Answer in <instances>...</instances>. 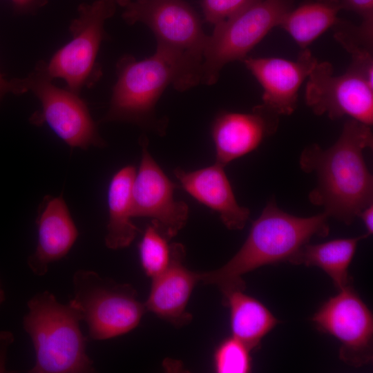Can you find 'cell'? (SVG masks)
Listing matches in <instances>:
<instances>
[{
	"label": "cell",
	"mask_w": 373,
	"mask_h": 373,
	"mask_svg": "<svg viewBox=\"0 0 373 373\" xmlns=\"http://www.w3.org/2000/svg\"><path fill=\"white\" fill-rule=\"evenodd\" d=\"M373 147L370 126L350 119L343 125L337 141L327 149L312 144L303 150L299 166L314 173L316 185L309 200L332 216L350 224L358 213L373 204V177L363 151Z\"/></svg>",
	"instance_id": "cell-1"
},
{
	"label": "cell",
	"mask_w": 373,
	"mask_h": 373,
	"mask_svg": "<svg viewBox=\"0 0 373 373\" xmlns=\"http://www.w3.org/2000/svg\"><path fill=\"white\" fill-rule=\"evenodd\" d=\"M328 216L319 213L298 217L280 209L272 198L254 221L242 246L223 266L200 273V281L216 285L222 292L245 289L243 275L260 267L294 260L314 236L329 234Z\"/></svg>",
	"instance_id": "cell-2"
},
{
	"label": "cell",
	"mask_w": 373,
	"mask_h": 373,
	"mask_svg": "<svg viewBox=\"0 0 373 373\" xmlns=\"http://www.w3.org/2000/svg\"><path fill=\"white\" fill-rule=\"evenodd\" d=\"M116 73L104 120L130 122L159 132L164 125L156 118L155 108L166 88L171 85L182 92L198 84L178 56L157 46L152 56L142 60L124 55Z\"/></svg>",
	"instance_id": "cell-3"
},
{
	"label": "cell",
	"mask_w": 373,
	"mask_h": 373,
	"mask_svg": "<svg viewBox=\"0 0 373 373\" xmlns=\"http://www.w3.org/2000/svg\"><path fill=\"white\" fill-rule=\"evenodd\" d=\"M23 327L35 352L31 373H85L94 370L86 352V338L79 310L69 301L59 303L49 291L37 293L28 302Z\"/></svg>",
	"instance_id": "cell-4"
},
{
	"label": "cell",
	"mask_w": 373,
	"mask_h": 373,
	"mask_svg": "<svg viewBox=\"0 0 373 373\" xmlns=\"http://www.w3.org/2000/svg\"><path fill=\"white\" fill-rule=\"evenodd\" d=\"M73 283L74 296L70 302L80 312L93 340L109 339L131 332L146 312L129 284L117 283L90 270L77 271Z\"/></svg>",
	"instance_id": "cell-5"
},
{
	"label": "cell",
	"mask_w": 373,
	"mask_h": 373,
	"mask_svg": "<svg viewBox=\"0 0 373 373\" xmlns=\"http://www.w3.org/2000/svg\"><path fill=\"white\" fill-rule=\"evenodd\" d=\"M294 3V0H259L215 25L206 41L200 83L215 84L225 65L247 58L273 28L279 26Z\"/></svg>",
	"instance_id": "cell-6"
},
{
	"label": "cell",
	"mask_w": 373,
	"mask_h": 373,
	"mask_svg": "<svg viewBox=\"0 0 373 373\" xmlns=\"http://www.w3.org/2000/svg\"><path fill=\"white\" fill-rule=\"evenodd\" d=\"M122 12L130 25L142 23L154 34L157 46L178 56L200 83L203 52L208 35L195 10L184 0L130 1Z\"/></svg>",
	"instance_id": "cell-7"
},
{
	"label": "cell",
	"mask_w": 373,
	"mask_h": 373,
	"mask_svg": "<svg viewBox=\"0 0 373 373\" xmlns=\"http://www.w3.org/2000/svg\"><path fill=\"white\" fill-rule=\"evenodd\" d=\"M116 6L108 0H96L78 6L77 17L69 26L71 40L46 63L52 79H64L66 88L77 94L99 79L102 72L97 57L104 38V23L114 15Z\"/></svg>",
	"instance_id": "cell-8"
},
{
	"label": "cell",
	"mask_w": 373,
	"mask_h": 373,
	"mask_svg": "<svg viewBox=\"0 0 373 373\" xmlns=\"http://www.w3.org/2000/svg\"><path fill=\"white\" fill-rule=\"evenodd\" d=\"M24 79L28 90L41 104V110L30 117L32 124L47 123L58 137L72 147L104 146V142L85 102L79 94L55 86L47 73L46 62L37 63Z\"/></svg>",
	"instance_id": "cell-9"
},
{
	"label": "cell",
	"mask_w": 373,
	"mask_h": 373,
	"mask_svg": "<svg viewBox=\"0 0 373 373\" xmlns=\"http://www.w3.org/2000/svg\"><path fill=\"white\" fill-rule=\"evenodd\" d=\"M307 78L305 99L314 114L331 119L348 116L372 125L373 86L359 72L349 66L336 76L331 63L317 61Z\"/></svg>",
	"instance_id": "cell-10"
},
{
	"label": "cell",
	"mask_w": 373,
	"mask_h": 373,
	"mask_svg": "<svg viewBox=\"0 0 373 373\" xmlns=\"http://www.w3.org/2000/svg\"><path fill=\"white\" fill-rule=\"evenodd\" d=\"M321 331L341 343L339 358L348 365L360 367L373 356V316L350 285L329 298L313 316Z\"/></svg>",
	"instance_id": "cell-11"
},
{
	"label": "cell",
	"mask_w": 373,
	"mask_h": 373,
	"mask_svg": "<svg viewBox=\"0 0 373 373\" xmlns=\"http://www.w3.org/2000/svg\"><path fill=\"white\" fill-rule=\"evenodd\" d=\"M147 144L146 139H142V157L133 184V218H151L171 239L185 226L189 207L174 200L175 184L151 155Z\"/></svg>",
	"instance_id": "cell-12"
},
{
	"label": "cell",
	"mask_w": 373,
	"mask_h": 373,
	"mask_svg": "<svg viewBox=\"0 0 373 373\" xmlns=\"http://www.w3.org/2000/svg\"><path fill=\"white\" fill-rule=\"evenodd\" d=\"M242 61L262 88V104L278 115H289L297 107L302 84L318 60L305 48L294 61L279 57H247Z\"/></svg>",
	"instance_id": "cell-13"
},
{
	"label": "cell",
	"mask_w": 373,
	"mask_h": 373,
	"mask_svg": "<svg viewBox=\"0 0 373 373\" xmlns=\"http://www.w3.org/2000/svg\"><path fill=\"white\" fill-rule=\"evenodd\" d=\"M279 116L262 104L255 106L251 113H220L211 126L216 163L224 167L256 149L276 132Z\"/></svg>",
	"instance_id": "cell-14"
},
{
	"label": "cell",
	"mask_w": 373,
	"mask_h": 373,
	"mask_svg": "<svg viewBox=\"0 0 373 373\" xmlns=\"http://www.w3.org/2000/svg\"><path fill=\"white\" fill-rule=\"evenodd\" d=\"M169 267L152 278L149 296L144 303L146 311L175 327H182L192 321L186 306L195 285L200 281V273L184 265L186 252L179 242L171 244Z\"/></svg>",
	"instance_id": "cell-15"
},
{
	"label": "cell",
	"mask_w": 373,
	"mask_h": 373,
	"mask_svg": "<svg viewBox=\"0 0 373 373\" xmlns=\"http://www.w3.org/2000/svg\"><path fill=\"white\" fill-rule=\"evenodd\" d=\"M173 173L182 187L195 200L217 212L227 229L240 230L245 227L250 211L238 203L224 166L215 162L192 171L176 168Z\"/></svg>",
	"instance_id": "cell-16"
},
{
	"label": "cell",
	"mask_w": 373,
	"mask_h": 373,
	"mask_svg": "<svg viewBox=\"0 0 373 373\" xmlns=\"http://www.w3.org/2000/svg\"><path fill=\"white\" fill-rule=\"evenodd\" d=\"M38 242L28 265L37 276H42L50 263L64 258L75 242L78 231L64 200L47 198L38 216Z\"/></svg>",
	"instance_id": "cell-17"
},
{
	"label": "cell",
	"mask_w": 373,
	"mask_h": 373,
	"mask_svg": "<svg viewBox=\"0 0 373 373\" xmlns=\"http://www.w3.org/2000/svg\"><path fill=\"white\" fill-rule=\"evenodd\" d=\"M223 303L229 309L231 336L251 351L258 348L263 337L280 322L256 298L244 289H231L222 292Z\"/></svg>",
	"instance_id": "cell-18"
},
{
	"label": "cell",
	"mask_w": 373,
	"mask_h": 373,
	"mask_svg": "<svg viewBox=\"0 0 373 373\" xmlns=\"http://www.w3.org/2000/svg\"><path fill=\"white\" fill-rule=\"evenodd\" d=\"M135 172L133 166H126L115 173L109 184L108 222L105 244L111 249L129 246L137 233V228L132 222L133 184Z\"/></svg>",
	"instance_id": "cell-19"
},
{
	"label": "cell",
	"mask_w": 373,
	"mask_h": 373,
	"mask_svg": "<svg viewBox=\"0 0 373 373\" xmlns=\"http://www.w3.org/2000/svg\"><path fill=\"white\" fill-rule=\"evenodd\" d=\"M341 10L339 0H311L290 10L279 26L305 49L334 26Z\"/></svg>",
	"instance_id": "cell-20"
},
{
	"label": "cell",
	"mask_w": 373,
	"mask_h": 373,
	"mask_svg": "<svg viewBox=\"0 0 373 373\" xmlns=\"http://www.w3.org/2000/svg\"><path fill=\"white\" fill-rule=\"evenodd\" d=\"M368 237L365 233L350 238H338L323 243L305 244L294 264L316 266L323 269L340 290L350 285L348 268L359 241Z\"/></svg>",
	"instance_id": "cell-21"
},
{
	"label": "cell",
	"mask_w": 373,
	"mask_h": 373,
	"mask_svg": "<svg viewBox=\"0 0 373 373\" xmlns=\"http://www.w3.org/2000/svg\"><path fill=\"white\" fill-rule=\"evenodd\" d=\"M332 28L336 40L352 57L350 67L373 86V23L356 26L338 18Z\"/></svg>",
	"instance_id": "cell-22"
},
{
	"label": "cell",
	"mask_w": 373,
	"mask_h": 373,
	"mask_svg": "<svg viewBox=\"0 0 373 373\" xmlns=\"http://www.w3.org/2000/svg\"><path fill=\"white\" fill-rule=\"evenodd\" d=\"M169 240L153 222L144 232L139 244L140 261L144 272L151 279L162 274L170 264Z\"/></svg>",
	"instance_id": "cell-23"
},
{
	"label": "cell",
	"mask_w": 373,
	"mask_h": 373,
	"mask_svg": "<svg viewBox=\"0 0 373 373\" xmlns=\"http://www.w3.org/2000/svg\"><path fill=\"white\" fill-rule=\"evenodd\" d=\"M251 350L242 341L231 336L217 346L213 354V368L218 373H247L251 370Z\"/></svg>",
	"instance_id": "cell-24"
},
{
	"label": "cell",
	"mask_w": 373,
	"mask_h": 373,
	"mask_svg": "<svg viewBox=\"0 0 373 373\" xmlns=\"http://www.w3.org/2000/svg\"><path fill=\"white\" fill-rule=\"evenodd\" d=\"M259 0H201L204 20L213 26L241 12Z\"/></svg>",
	"instance_id": "cell-25"
},
{
	"label": "cell",
	"mask_w": 373,
	"mask_h": 373,
	"mask_svg": "<svg viewBox=\"0 0 373 373\" xmlns=\"http://www.w3.org/2000/svg\"><path fill=\"white\" fill-rule=\"evenodd\" d=\"M342 9L353 11L362 21L373 22V0H339Z\"/></svg>",
	"instance_id": "cell-26"
},
{
	"label": "cell",
	"mask_w": 373,
	"mask_h": 373,
	"mask_svg": "<svg viewBox=\"0 0 373 373\" xmlns=\"http://www.w3.org/2000/svg\"><path fill=\"white\" fill-rule=\"evenodd\" d=\"M28 91L24 78L8 80L0 73V102L8 93L21 95Z\"/></svg>",
	"instance_id": "cell-27"
},
{
	"label": "cell",
	"mask_w": 373,
	"mask_h": 373,
	"mask_svg": "<svg viewBox=\"0 0 373 373\" xmlns=\"http://www.w3.org/2000/svg\"><path fill=\"white\" fill-rule=\"evenodd\" d=\"M16 9L22 12H30L40 6L45 2L43 0H11Z\"/></svg>",
	"instance_id": "cell-28"
},
{
	"label": "cell",
	"mask_w": 373,
	"mask_h": 373,
	"mask_svg": "<svg viewBox=\"0 0 373 373\" xmlns=\"http://www.w3.org/2000/svg\"><path fill=\"white\" fill-rule=\"evenodd\" d=\"M365 227L366 234L370 236L373 233V204L363 209L358 215Z\"/></svg>",
	"instance_id": "cell-29"
},
{
	"label": "cell",
	"mask_w": 373,
	"mask_h": 373,
	"mask_svg": "<svg viewBox=\"0 0 373 373\" xmlns=\"http://www.w3.org/2000/svg\"><path fill=\"white\" fill-rule=\"evenodd\" d=\"M110 1L116 5L124 7L131 0H108Z\"/></svg>",
	"instance_id": "cell-30"
},
{
	"label": "cell",
	"mask_w": 373,
	"mask_h": 373,
	"mask_svg": "<svg viewBox=\"0 0 373 373\" xmlns=\"http://www.w3.org/2000/svg\"><path fill=\"white\" fill-rule=\"evenodd\" d=\"M4 300H5V293L0 283V305L3 303Z\"/></svg>",
	"instance_id": "cell-31"
}]
</instances>
